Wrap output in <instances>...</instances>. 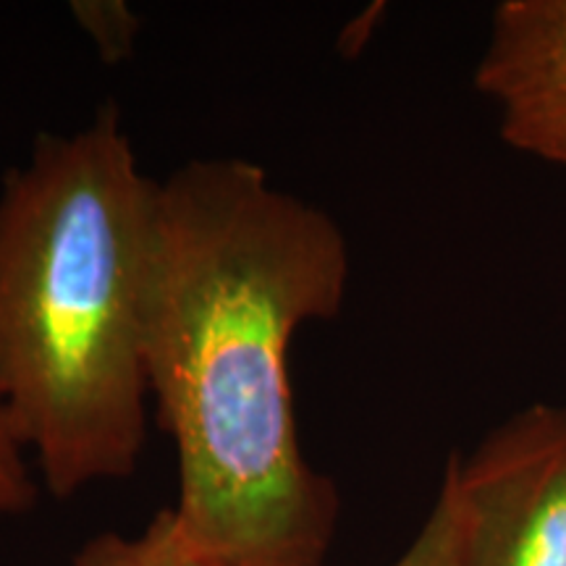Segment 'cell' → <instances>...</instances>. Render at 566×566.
I'll return each instance as SVG.
<instances>
[{"mask_svg": "<svg viewBox=\"0 0 566 566\" xmlns=\"http://www.w3.org/2000/svg\"><path fill=\"white\" fill-rule=\"evenodd\" d=\"M155 212L116 105L0 181V401L55 499L145 454Z\"/></svg>", "mask_w": 566, "mask_h": 566, "instance_id": "cell-2", "label": "cell"}, {"mask_svg": "<svg viewBox=\"0 0 566 566\" xmlns=\"http://www.w3.org/2000/svg\"><path fill=\"white\" fill-rule=\"evenodd\" d=\"M459 566H566V405H530L451 454Z\"/></svg>", "mask_w": 566, "mask_h": 566, "instance_id": "cell-3", "label": "cell"}, {"mask_svg": "<svg viewBox=\"0 0 566 566\" xmlns=\"http://www.w3.org/2000/svg\"><path fill=\"white\" fill-rule=\"evenodd\" d=\"M32 457L13 428L9 409L0 401V520L21 516L38 504L40 485Z\"/></svg>", "mask_w": 566, "mask_h": 566, "instance_id": "cell-7", "label": "cell"}, {"mask_svg": "<svg viewBox=\"0 0 566 566\" xmlns=\"http://www.w3.org/2000/svg\"><path fill=\"white\" fill-rule=\"evenodd\" d=\"M74 17L97 45V53L122 61L137 38V17L124 3H80Z\"/></svg>", "mask_w": 566, "mask_h": 566, "instance_id": "cell-8", "label": "cell"}, {"mask_svg": "<svg viewBox=\"0 0 566 566\" xmlns=\"http://www.w3.org/2000/svg\"><path fill=\"white\" fill-rule=\"evenodd\" d=\"M462 551V522H459V504L449 475L443 472L438 495L417 530L412 543L391 566H459Z\"/></svg>", "mask_w": 566, "mask_h": 566, "instance_id": "cell-6", "label": "cell"}, {"mask_svg": "<svg viewBox=\"0 0 566 566\" xmlns=\"http://www.w3.org/2000/svg\"><path fill=\"white\" fill-rule=\"evenodd\" d=\"M349 275L342 226L258 163L195 158L158 181L150 405L174 516L212 566H328L342 499L302 451L289 357L342 313Z\"/></svg>", "mask_w": 566, "mask_h": 566, "instance_id": "cell-1", "label": "cell"}, {"mask_svg": "<svg viewBox=\"0 0 566 566\" xmlns=\"http://www.w3.org/2000/svg\"><path fill=\"white\" fill-rule=\"evenodd\" d=\"M69 566H212L184 537L174 509L166 506L142 533L90 537Z\"/></svg>", "mask_w": 566, "mask_h": 566, "instance_id": "cell-5", "label": "cell"}, {"mask_svg": "<svg viewBox=\"0 0 566 566\" xmlns=\"http://www.w3.org/2000/svg\"><path fill=\"white\" fill-rule=\"evenodd\" d=\"M475 87L509 147L566 174V0H501Z\"/></svg>", "mask_w": 566, "mask_h": 566, "instance_id": "cell-4", "label": "cell"}]
</instances>
